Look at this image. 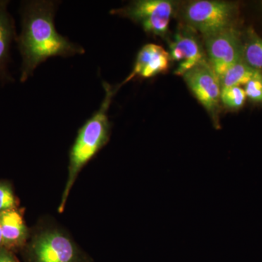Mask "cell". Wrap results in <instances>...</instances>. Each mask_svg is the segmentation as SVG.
Segmentation results:
<instances>
[{
	"label": "cell",
	"mask_w": 262,
	"mask_h": 262,
	"mask_svg": "<svg viewBox=\"0 0 262 262\" xmlns=\"http://www.w3.org/2000/svg\"><path fill=\"white\" fill-rule=\"evenodd\" d=\"M54 3L33 1L23 11L22 32L18 37L21 53L20 81L28 80L38 65L51 57L72 56L84 53V49L56 32L54 25Z\"/></svg>",
	"instance_id": "cell-1"
},
{
	"label": "cell",
	"mask_w": 262,
	"mask_h": 262,
	"mask_svg": "<svg viewBox=\"0 0 262 262\" xmlns=\"http://www.w3.org/2000/svg\"><path fill=\"white\" fill-rule=\"evenodd\" d=\"M103 86L105 96L99 110L80 127L71 149L68 178L58 207L59 213L64 211L71 189L80 170L110 140L111 124L108 117V108L120 86L113 87L106 82H103Z\"/></svg>",
	"instance_id": "cell-2"
},
{
	"label": "cell",
	"mask_w": 262,
	"mask_h": 262,
	"mask_svg": "<svg viewBox=\"0 0 262 262\" xmlns=\"http://www.w3.org/2000/svg\"><path fill=\"white\" fill-rule=\"evenodd\" d=\"M23 250L26 262H93L68 234L56 227L37 230Z\"/></svg>",
	"instance_id": "cell-3"
},
{
	"label": "cell",
	"mask_w": 262,
	"mask_h": 262,
	"mask_svg": "<svg viewBox=\"0 0 262 262\" xmlns=\"http://www.w3.org/2000/svg\"><path fill=\"white\" fill-rule=\"evenodd\" d=\"M181 15L184 25L204 37L236 27L238 8L230 2L196 0L183 5Z\"/></svg>",
	"instance_id": "cell-4"
},
{
	"label": "cell",
	"mask_w": 262,
	"mask_h": 262,
	"mask_svg": "<svg viewBox=\"0 0 262 262\" xmlns=\"http://www.w3.org/2000/svg\"><path fill=\"white\" fill-rule=\"evenodd\" d=\"M177 11V3L170 0H137L111 13L130 19L148 34L165 38Z\"/></svg>",
	"instance_id": "cell-5"
},
{
	"label": "cell",
	"mask_w": 262,
	"mask_h": 262,
	"mask_svg": "<svg viewBox=\"0 0 262 262\" xmlns=\"http://www.w3.org/2000/svg\"><path fill=\"white\" fill-rule=\"evenodd\" d=\"M194 97L205 108L215 128L220 129L221 88L220 80L208 61L196 65L182 76Z\"/></svg>",
	"instance_id": "cell-6"
},
{
	"label": "cell",
	"mask_w": 262,
	"mask_h": 262,
	"mask_svg": "<svg viewBox=\"0 0 262 262\" xmlns=\"http://www.w3.org/2000/svg\"><path fill=\"white\" fill-rule=\"evenodd\" d=\"M203 38L207 59L220 80L230 67L243 59L242 33L233 27Z\"/></svg>",
	"instance_id": "cell-7"
},
{
	"label": "cell",
	"mask_w": 262,
	"mask_h": 262,
	"mask_svg": "<svg viewBox=\"0 0 262 262\" xmlns=\"http://www.w3.org/2000/svg\"><path fill=\"white\" fill-rule=\"evenodd\" d=\"M196 33L183 24L174 35L173 40L170 42V59L178 63L174 71L176 75L183 76L196 65L208 61L206 51Z\"/></svg>",
	"instance_id": "cell-8"
},
{
	"label": "cell",
	"mask_w": 262,
	"mask_h": 262,
	"mask_svg": "<svg viewBox=\"0 0 262 262\" xmlns=\"http://www.w3.org/2000/svg\"><path fill=\"white\" fill-rule=\"evenodd\" d=\"M171 61L170 54L158 45H145L136 56L134 68L130 75L120 85L138 78L148 79L166 72Z\"/></svg>",
	"instance_id": "cell-9"
},
{
	"label": "cell",
	"mask_w": 262,
	"mask_h": 262,
	"mask_svg": "<svg viewBox=\"0 0 262 262\" xmlns=\"http://www.w3.org/2000/svg\"><path fill=\"white\" fill-rule=\"evenodd\" d=\"M0 226L3 247L14 253L25 248L30 237V231L18 208L0 213Z\"/></svg>",
	"instance_id": "cell-10"
},
{
	"label": "cell",
	"mask_w": 262,
	"mask_h": 262,
	"mask_svg": "<svg viewBox=\"0 0 262 262\" xmlns=\"http://www.w3.org/2000/svg\"><path fill=\"white\" fill-rule=\"evenodd\" d=\"M8 2L0 1V77L6 76V65L12 40L14 37L13 19L7 10Z\"/></svg>",
	"instance_id": "cell-11"
},
{
	"label": "cell",
	"mask_w": 262,
	"mask_h": 262,
	"mask_svg": "<svg viewBox=\"0 0 262 262\" xmlns=\"http://www.w3.org/2000/svg\"><path fill=\"white\" fill-rule=\"evenodd\" d=\"M243 60L255 72L262 75V37L250 27L242 34Z\"/></svg>",
	"instance_id": "cell-12"
},
{
	"label": "cell",
	"mask_w": 262,
	"mask_h": 262,
	"mask_svg": "<svg viewBox=\"0 0 262 262\" xmlns=\"http://www.w3.org/2000/svg\"><path fill=\"white\" fill-rule=\"evenodd\" d=\"M255 71L244 61V60L236 63L226 72L223 77L220 79L221 88L231 87V86L246 85L250 79L252 77Z\"/></svg>",
	"instance_id": "cell-13"
},
{
	"label": "cell",
	"mask_w": 262,
	"mask_h": 262,
	"mask_svg": "<svg viewBox=\"0 0 262 262\" xmlns=\"http://www.w3.org/2000/svg\"><path fill=\"white\" fill-rule=\"evenodd\" d=\"M246 98L244 89L239 86L222 88L221 104L227 110L232 111L239 110L244 106Z\"/></svg>",
	"instance_id": "cell-14"
},
{
	"label": "cell",
	"mask_w": 262,
	"mask_h": 262,
	"mask_svg": "<svg viewBox=\"0 0 262 262\" xmlns=\"http://www.w3.org/2000/svg\"><path fill=\"white\" fill-rule=\"evenodd\" d=\"M19 202L11 183L0 180V213L18 208Z\"/></svg>",
	"instance_id": "cell-15"
},
{
	"label": "cell",
	"mask_w": 262,
	"mask_h": 262,
	"mask_svg": "<svg viewBox=\"0 0 262 262\" xmlns=\"http://www.w3.org/2000/svg\"><path fill=\"white\" fill-rule=\"evenodd\" d=\"M246 97L254 103H262V75L255 72L245 85Z\"/></svg>",
	"instance_id": "cell-16"
},
{
	"label": "cell",
	"mask_w": 262,
	"mask_h": 262,
	"mask_svg": "<svg viewBox=\"0 0 262 262\" xmlns=\"http://www.w3.org/2000/svg\"><path fill=\"white\" fill-rule=\"evenodd\" d=\"M0 262H19L15 253L5 247L0 248Z\"/></svg>",
	"instance_id": "cell-17"
},
{
	"label": "cell",
	"mask_w": 262,
	"mask_h": 262,
	"mask_svg": "<svg viewBox=\"0 0 262 262\" xmlns=\"http://www.w3.org/2000/svg\"><path fill=\"white\" fill-rule=\"evenodd\" d=\"M3 247V233H2L1 226H0V248Z\"/></svg>",
	"instance_id": "cell-18"
},
{
	"label": "cell",
	"mask_w": 262,
	"mask_h": 262,
	"mask_svg": "<svg viewBox=\"0 0 262 262\" xmlns=\"http://www.w3.org/2000/svg\"><path fill=\"white\" fill-rule=\"evenodd\" d=\"M261 8H262V3H261Z\"/></svg>",
	"instance_id": "cell-19"
}]
</instances>
